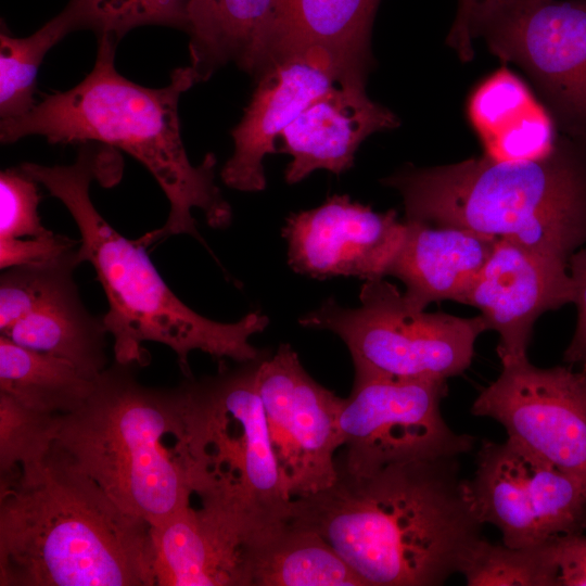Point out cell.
<instances>
[{
  "mask_svg": "<svg viewBox=\"0 0 586 586\" xmlns=\"http://www.w3.org/2000/svg\"><path fill=\"white\" fill-rule=\"evenodd\" d=\"M289 520L320 534L365 586H440L482 538L459 457L385 466L291 501Z\"/></svg>",
  "mask_w": 586,
  "mask_h": 586,
  "instance_id": "1",
  "label": "cell"
},
{
  "mask_svg": "<svg viewBox=\"0 0 586 586\" xmlns=\"http://www.w3.org/2000/svg\"><path fill=\"white\" fill-rule=\"evenodd\" d=\"M117 42L99 37L94 66L82 81L64 92L40 93L41 101L26 114L2 118L1 143L41 136L51 144L100 142L118 148L151 173L169 202L165 224L138 242L149 247L177 234L203 242L192 211L200 209L214 228L228 227L232 211L215 182V154H206L195 166L183 146L178 104L198 84L195 73L190 65L177 67L167 86H140L116 71Z\"/></svg>",
  "mask_w": 586,
  "mask_h": 586,
  "instance_id": "2",
  "label": "cell"
},
{
  "mask_svg": "<svg viewBox=\"0 0 586 586\" xmlns=\"http://www.w3.org/2000/svg\"><path fill=\"white\" fill-rule=\"evenodd\" d=\"M1 586H155L152 525L54 443L0 476Z\"/></svg>",
  "mask_w": 586,
  "mask_h": 586,
  "instance_id": "3",
  "label": "cell"
},
{
  "mask_svg": "<svg viewBox=\"0 0 586 586\" xmlns=\"http://www.w3.org/2000/svg\"><path fill=\"white\" fill-rule=\"evenodd\" d=\"M101 165L100 155L85 143L74 164L26 162L20 167L64 204L78 227L77 258L93 266L104 290L107 310L102 321L113 337L115 361L146 365L150 355L142 347L144 342L168 346L187 377H191L189 355L193 351L239 364L265 356L250 339L266 329L267 316L253 311L231 323L201 316L170 290L146 247L122 235L102 217L89 194L92 180L101 179Z\"/></svg>",
  "mask_w": 586,
  "mask_h": 586,
  "instance_id": "4",
  "label": "cell"
},
{
  "mask_svg": "<svg viewBox=\"0 0 586 586\" xmlns=\"http://www.w3.org/2000/svg\"><path fill=\"white\" fill-rule=\"evenodd\" d=\"M381 182L402 195L406 220L471 229L565 260L586 243V146L563 135L538 161L406 165Z\"/></svg>",
  "mask_w": 586,
  "mask_h": 586,
  "instance_id": "5",
  "label": "cell"
},
{
  "mask_svg": "<svg viewBox=\"0 0 586 586\" xmlns=\"http://www.w3.org/2000/svg\"><path fill=\"white\" fill-rule=\"evenodd\" d=\"M54 444L125 511L152 526L191 504L182 385L141 384L114 361L75 411L59 416Z\"/></svg>",
  "mask_w": 586,
  "mask_h": 586,
  "instance_id": "6",
  "label": "cell"
},
{
  "mask_svg": "<svg viewBox=\"0 0 586 586\" xmlns=\"http://www.w3.org/2000/svg\"><path fill=\"white\" fill-rule=\"evenodd\" d=\"M262 358L181 383L192 497L235 521L253 539L288 521L291 508L256 386Z\"/></svg>",
  "mask_w": 586,
  "mask_h": 586,
  "instance_id": "7",
  "label": "cell"
},
{
  "mask_svg": "<svg viewBox=\"0 0 586 586\" xmlns=\"http://www.w3.org/2000/svg\"><path fill=\"white\" fill-rule=\"evenodd\" d=\"M359 300L358 307L347 308L330 297L298 320L340 336L355 374L447 380L469 368L476 339L488 330L482 315L417 309L384 278L366 280Z\"/></svg>",
  "mask_w": 586,
  "mask_h": 586,
  "instance_id": "8",
  "label": "cell"
},
{
  "mask_svg": "<svg viewBox=\"0 0 586 586\" xmlns=\"http://www.w3.org/2000/svg\"><path fill=\"white\" fill-rule=\"evenodd\" d=\"M471 36L519 65L557 128L586 146V0H491L475 14Z\"/></svg>",
  "mask_w": 586,
  "mask_h": 586,
  "instance_id": "9",
  "label": "cell"
},
{
  "mask_svg": "<svg viewBox=\"0 0 586 586\" xmlns=\"http://www.w3.org/2000/svg\"><path fill=\"white\" fill-rule=\"evenodd\" d=\"M446 381L355 374L340 415L346 453L337 467L362 475L393 463L471 451L475 437L455 432L442 415Z\"/></svg>",
  "mask_w": 586,
  "mask_h": 586,
  "instance_id": "10",
  "label": "cell"
},
{
  "mask_svg": "<svg viewBox=\"0 0 586 586\" xmlns=\"http://www.w3.org/2000/svg\"><path fill=\"white\" fill-rule=\"evenodd\" d=\"M256 386L286 499L331 487L337 479L335 451L343 446L344 398L314 380L288 344L259 360Z\"/></svg>",
  "mask_w": 586,
  "mask_h": 586,
  "instance_id": "11",
  "label": "cell"
},
{
  "mask_svg": "<svg viewBox=\"0 0 586 586\" xmlns=\"http://www.w3.org/2000/svg\"><path fill=\"white\" fill-rule=\"evenodd\" d=\"M468 483L480 522L497 527L508 547H532L586 530V481L509 438L483 441Z\"/></svg>",
  "mask_w": 586,
  "mask_h": 586,
  "instance_id": "12",
  "label": "cell"
},
{
  "mask_svg": "<svg viewBox=\"0 0 586 586\" xmlns=\"http://www.w3.org/2000/svg\"><path fill=\"white\" fill-rule=\"evenodd\" d=\"M499 422L507 438L586 481V370L538 368L528 358L501 362L498 378L471 406Z\"/></svg>",
  "mask_w": 586,
  "mask_h": 586,
  "instance_id": "13",
  "label": "cell"
},
{
  "mask_svg": "<svg viewBox=\"0 0 586 586\" xmlns=\"http://www.w3.org/2000/svg\"><path fill=\"white\" fill-rule=\"evenodd\" d=\"M366 77V73L317 47L270 63L256 77L243 116L231 130L234 150L220 171L224 183L243 192L263 191L267 184L263 161L278 152L283 129L333 86Z\"/></svg>",
  "mask_w": 586,
  "mask_h": 586,
  "instance_id": "14",
  "label": "cell"
},
{
  "mask_svg": "<svg viewBox=\"0 0 586 586\" xmlns=\"http://www.w3.org/2000/svg\"><path fill=\"white\" fill-rule=\"evenodd\" d=\"M397 212L334 194L320 206L291 214L283 228L288 262L297 273L317 279L388 276L406 235Z\"/></svg>",
  "mask_w": 586,
  "mask_h": 586,
  "instance_id": "15",
  "label": "cell"
},
{
  "mask_svg": "<svg viewBox=\"0 0 586 586\" xmlns=\"http://www.w3.org/2000/svg\"><path fill=\"white\" fill-rule=\"evenodd\" d=\"M573 303L568 260L498 239L461 304L481 310L488 330L499 335L500 361L527 357L536 320Z\"/></svg>",
  "mask_w": 586,
  "mask_h": 586,
  "instance_id": "16",
  "label": "cell"
},
{
  "mask_svg": "<svg viewBox=\"0 0 586 586\" xmlns=\"http://www.w3.org/2000/svg\"><path fill=\"white\" fill-rule=\"evenodd\" d=\"M365 86L366 78L333 86L283 129L278 152L291 156L284 171L288 183H297L318 169L345 173L365 139L399 126L398 117L371 100Z\"/></svg>",
  "mask_w": 586,
  "mask_h": 586,
  "instance_id": "17",
  "label": "cell"
},
{
  "mask_svg": "<svg viewBox=\"0 0 586 586\" xmlns=\"http://www.w3.org/2000/svg\"><path fill=\"white\" fill-rule=\"evenodd\" d=\"M158 586H249L253 539L233 520L192 504L152 526Z\"/></svg>",
  "mask_w": 586,
  "mask_h": 586,
  "instance_id": "18",
  "label": "cell"
},
{
  "mask_svg": "<svg viewBox=\"0 0 586 586\" xmlns=\"http://www.w3.org/2000/svg\"><path fill=\"white\" fill-rule=\"evenodd\" d=\"M405 222V240L388 276L405 284L407 302L420 310L436 302L462 303L498 238L456 226Z\"/></svg>",
  "mask_w": 586,
  "mask_h": 586,
  "instance_id": "19",
  "label": "cell"
},
{
  "mask_svg": "<svg viewBox=\"0 0 586 586\" xmlns=\"http://www.w3.org/2000/svg\"><path fill=\"white\" fill-rule=\"evenodd\" d=\"M380 0H276L265 68L285 55L317 47L368 74L372 65V24Z\"/></svg>",
  "mask_w": 586,
  "mask_h": 586,
  "instance_id": "20",
  "label": "cell"
},
{
  "mask_svg": "<svg viewBox=\"0 0 586 586\" xmlns=\"http://www.w3.org/2000/svg\"><path fill=\"white\" fill-rule=\"evenodd\" d=\"M276 0H189L186 31L198 82L233 63L255 78L266 65Z\"/></svg>",
  "mask_w": 586,
  "mask_h": 586,
  "instance_id": "21",
  "label": "cell"
},
{
  "mask_svg": "<svg viewBox=\"0 0 586 586\" xmlns=\"http://www.w3.org/2000/svg\"><path fill=\"white\" fill-rule=\"evenodd\" d=\"M106 333L102 318L84 306L73 272L1 335L20 346L63 358L95 379L107 367Z\"/></svg>",
  "mask_w": 586,
  "mask_h": 586,
  "instance_id": "22",
  "label": "cell"
},
{
  "mask_svg": "<svg viewBox=\"0 0 586 586\" xmlns=\"http://www.w3.org/2000/svg\"><path fill=\"white\" fill-rule=\"evenodd\" d=\"M249 586H365L317 532L290 520L250 548Z\"/></svg>",
  "mask_w": 586,
  "mask_h": 586,
  "instance_id": "23",
  "label": "cell"
},
{
  "mask_svg": "<svg viewBox=\"0 0 586 586\" xmlns=\"http://www.w3.org/2000/svg\"><path fill=\"white\" fill-rule=\"evenodd\" d=\"M94 385L69 361L20 346L0 336V393L53 416L78 409Z\"/></svg>",
  "mask_w": 586,
  "mask_h": 586,
  "instance_id": "24",
  "label": "cell"
},
{
  "mask_svg": "<svg viewBox=\"0 0 586 586\" xmlns=\"http://www.w3.org/2000/svg\"><path fill=\"white\" fill-rule=\"evenodd\" d=\"M87 28L81 8L71 0L66 8L33 35L0 34V116L12 118L26 114L36 104V78L48 51L73 30Z\"/></svg>",
  "mask_w": 586,
  "mask_h": 586,
  "instance_id": "25",
  "label": "cell"
},
{
  "mask_svg": "<svg viewBox=\"0 0 586 586\" xmlns=\"http://www.w3.org/2000/svg\"><path fill=\"white\" fill-rule=\"evenodd\" d=\"M538 102L522 77L508 67H500L471 90L466 114L483 144L520 120Z\"/></svg>",
  "mask_w": 586,
  "mask_h": 586,
  "instance_id": "26",
  "label": "cell"
},
{
  "mask_svg": "<svg viewBox=\"0 0 586 586\" xmlns=\"http://www.w3.org/2000/svg\"><path fill=\"white\" fill-rule=\"evenodd\" d=\"M58 417L27 408L0 393V476L30 468L49 454Z\"/></svg>",
  "mask_w": 586,
  "mask_h": 586,
  "instance_id": "27",
  "label": "cell"
},
{
  "mask_svg": "<svg viewBox=\"0 0 586 586\" xmlns=\"http://www.w3.org/2000/svg\"><path fill=\"white\" fill-rule=\"evenodd\" d=\"M460 574L469 586H551L540 544L511 548L482 537Z\"/></svg>",
  "mask_w": 586,
  "mask_h": 586,
  "instance_id": "28",
  "label": "cell"
},
{
  "mask_svg": "<svg viewBox=\"0 0 586 586\" xmlns=\"http://www.w3.org/2000/svg\"><path fill=\"white\" fill-rule=\"evenodd\" d=\"M81 8L87 28L98 38L119 41L142 25H165L186 30L189 0H75Z\"/></svg>",
  "mask_w": 586,
  "mask_h": 586,
  "instance_id": "29",
  "label": "cell"
},
{
  "mask_svg": "<svg viewBox=\"0 0 586 586\" xmlns=\"http://www.w3.org/2000/svg\"><path fill=\"white\" fill-rule=\"evenodd\" d=\"M77 249L54 258L4 269L0 278V332L28 315L35 305L80 264Z\"/></svg>",
  "mask_w": 586,
  "mask_h": 586,
  "instance_id": "30",
  "label": "cell"
},
{
  "mask_svg": "<svg viewBox=\"0 0 586 586\" xmlns=\"http://www.w3.org/2000/svg\"><path fill=\"white\" fill-rule=\"evenodd\" d=\"M557 129L550 112L540 101L515 124L481 144L483 155L506 163L542 160L555 150L559 139Z\"/></svg>",
  "mask_w": 586,
  "mask_h": 586,
  "instance_id": "31",
  "label": "cell"
},
{
  "mask_svg": "<svg viewBox=\"0 0 586 586\" xmlns=\"http://www.w3.org/2000/svg\"><path fill=\"white\" fill-rule=\"evenodd\" d=\"M37 184L21 167L0 173V238H39L53 233L41 222Z\"/></svg>",
  "mask_w": 586,
  "mask_h": 586,
  "instance_id": "32",
  "label": "cell"
},
{
  "mask_svg": "<svg viewBox=\"0 0 586 586\" xmlns=\"http://www.w3.org/2000/svg\"><path fill=\"white\" fill-rule=\"evenodd\" d=\"M551 586H586V535L569 533L540 544Z\"/></svg>",
  "mask_w": 586,
  "mask_h": 586,
  "instance_id": "33",
  "label": "cell"
},
{
  "mask_svg": "<svg viewBox=\"0 0 586 586\" xmlns=\"http://www.w3.org/2000/svg\"><path fill=\"white\" fill-rule=\"evenodd\" d=\"M79 241L51 233L39 238H0V267L41 263L77 247Z\"/></svg>",
  "mask_w": 586,
  "mask_h": 586,
  "instance_id": "34",
  "label": "cell"
},
{
  "mask_svg": "<svg viewBox=\"0 0 586 586\" xmlns=\"http://www.w3.org/2000/svg\"><path fill=\"white\" fill-rule=\"evenodd\" d=\"M568 269L573 283V304L577 309V321L563 360L570 366L579 365L586 368V243L569 257Z\"/></svg>",
  "mask_w": 586,
  "mask_h": 586,
  "instance_id": "35",
  "label": "cell"
},
{
  "mask_svg": "<svg viewBox=\"0 0 586 586\" xmlns=\"http://www.w3.org/2000/svg\"><path fill=\"white\" fill-rule=\"evenodd\" d=\"M488 1L491 0H458L456 17L447 42L463 61H469L473 56L472 21L476 12Z\"/></svg>",
  "mask_w": 586,
  "mask_h": 586,
  "instance_id": "36",
  "label": "cell"
},
{
  "mask_svg": "<svg viewBox=\"0 0 586 586\" xmlns=\"http://www.w3.org/2000/svg\"><path fill=\"white\" fill-rule=\"evenodd\" d=\"M582 369H585V370H586V368H582Z\"/></svg>",
  "mask_w": 586,
  "mask_h": 586,
  "instance_id": "37",
  "label": "cell"
}]
</instances>
